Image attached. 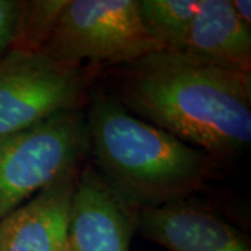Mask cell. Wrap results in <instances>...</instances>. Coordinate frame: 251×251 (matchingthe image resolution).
Segmentation results:
<instances>
[{"label":"cell","instance_id":"1","mask_svg":"<svg viewBox=\"0 0 251 251\" xmlns=\"http://www.w3.org/2000/svg\"><path fill=\"white\" fill-rule=\"evenodd\" d=\"M122 98L148 123L205 153L251 143V74L165 50L130 64Z\"/></svg>","mask_w":251,"mask_h":251},{"label":"cell","instance_id":"2","mask_svg":"<svg viewBox=\"0 0 251 251\" xmlns=\"http://www.w3.org/2000/svg\"><path fill=\"white\" fill-rule=\"evenodd\" d=\"M88 140L120 194L159 202L191 191L209 173V155L109 99L97 98Z\"/></svg>","mask_w":251,"mask_h":251},{"label":"cell","instance_id":"3","mask_svg":"<svg viewBox=\"0 0 251 251\" xmlns=\"http://www.w3.org/2000/svg\"><path fill=\"white\" fill-rule=\"evenodd\" d=\"M42 52L64 64L133 63L168 50L145 27L138 0H66Z\"/></svg>","mask_w":251,"mask_h":251},{"label":"cell","instance_id":"4","mask_svg":"<svg viewBox=\"0 0 251 251\" xmlns=\"http://www.w3.org/2000/svg\"><path fill=\"white\" fill-rule=\"evenodd\" d=\"M88 144V128L78 110L0 135V219L75 175Z\"/></svg>","mask_w":251,"mask_h":251},{"label":"cell","instance_id":"5","mask_svg":"<svg viewBox=\"0 0 251 251\" xmlns=\"http://www.w3.org/2000/svg\"><path fill=\"white\" fill-rule=\"evenodd\" d=\"M85 87L80 67L42 50L11 49L0 59V135L77 110Z\"/></svg>","mask_w":251,"mask_h":251},{"label":"cell","instance_id":"6","mask_svg":"<svg viewBox=\"0 0 251 251\" xmlns=\"http://www.w3.org/2000/svg\"><path fill=\"white\" fill-rule=\"evenodd\" d=\"M134 224L144 237L169 251H251L242 232L215 214L194 205H144Z\"/></svg>","mask_w":251,"mask_h":251},{"label":"cell","instance_id":"7","mask_svg":"<svg viewBox=\"0 0 251 251\" xmlns=\"http://www.w3.org/2000/svg\"><path fill=\"white\" fill-rule=\"evenodd\" d=\"M75 175L39 191L0 219V251H69Z\"/></svg>","mask_w":251,"mask_h":251},{"label":"cell","instance_id":"8","mask_svg":"<svg viewBox=\"0 0 251 251\" xmlns=\"http://www.w3.org/2000/svg\"><path fill=\"white\" fill-rule=\"evenodd\" d=\"M131 230L122 198L88 168L74 191L69 251H128Z\"/></svg>","mask_w":251,"mask_h":251},{"label":"cell","instance_id":"9","mask_svg":"<svg viewBox=\"0 0 251 251\" xmlns=\"http://www.w3.org/2000/svg\"><path fill=\"white\" fill-rule=\"evenodd\" d=\"M179 52L225 69L250 73L251 31L229 0H200Z\"/></svg>","mask_w":251,"mask_h":251},{"label":"cell","instance_id":"10","mask_svg":"<svg viewBox=\"0 0 251 251\" xmlns=\"http://www.w3.org/2000/svg\"><path fill=\"white\" fill-rule=\"evenodd\" d=\"M200 0H138L140 17L168 50H179Z\"/></svg>","mask_w":251,"mask_h":251},{"label":"cell","instance_id":"11","mask_svg":"<svg viewBox=\"0 0 251 251\" xmlns=\"http://www.w3.org/2000/svg\"><path fill=\"white\" fill-rule=\"evenodd\" d=\"M66 0L24 3L13 49L41 50Z\"/></svg>","mask_w":251,"mask_h":251},{"label":"cell","instance_id":"12","mask_svg":"<svg viewBox=\"0 0 251 251\" xmlns=\"http://www.w3.org/2000/svg\"><path fill=\"white\" fill-rule=\"evenodd\" d=\"M24 1L0 0V50L13 45L17 36Z\"/></svg>","mask_w":251,"mask_h":251},{"label":"cell","instance_id":"13","mask_svg":"<svg viewBox=\"0 0 251 251\" xmlns=\"http://www.w3.org/2000/svg\"><path fill=\"white\" fill-rule=\"evenodd\" d=\"M232 4H233V9L234 11H236V14H237V17L240 18L246 25H249V27H250V23H251L250 1H249V0H233V1H232Z\"/></svg>","mask_w":251,"mask_h":251}]
</instances>
